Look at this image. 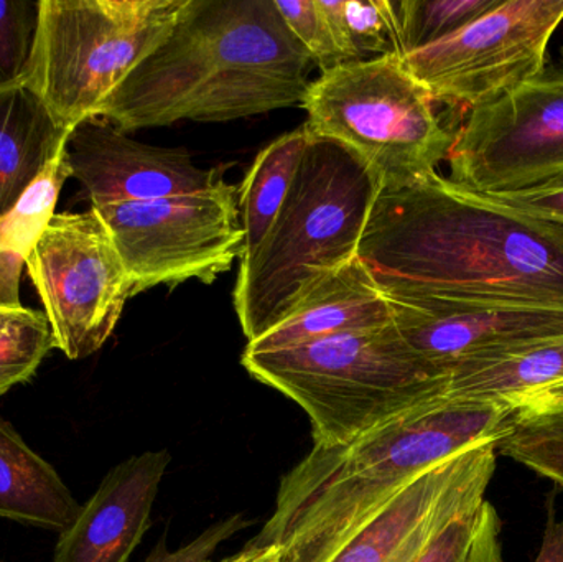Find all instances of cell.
<instances>
[{
  "label": "cell",
  "mask_w": 563,
  "mask_h": 562,
  "mask_svg": "<svg viewBox=\"0 0 563 562\" xmlns=\"http://www.w3.org/2000/svg\"><path fill=\"white\" fill-rule=\"evenodd\" d=\"M416 562H505L498 511L485 500L460 515L433 538Z\"/></svg>",
  "instance_id": "603a6c76"
},
{
  "label": "cell",
  "mask_w": 563,
  "mask_h": 562,
  "mask_svg": "<svg viewBox=\"0 0 563 562\" xmlns=\"http://www.w3.org/2000/svg\"><path fill=\"white\" fill-rule=\"evenodd\" d=\"M38 25V0H0V82L25 73Z\"/></svg>",
  "instance_id": "83f0119b"
},
{
  "label": "cell",
  "mask_w": 563,
  "mask_h": 562,
  "mask_svg": "<svg viewBox=\"0 0 563 562\" xmlns=\"http://www.w3.org/2000/svg\"><path fill=\"white\" fill-rule=\"evenodd\" d=\"M536 562H563V518L558 520L554 511L549 514L548 527L544 531L541 551Z\"/></svg>",
  "instance_id": "d6a6232c"
},
{
  "label": "cell",
  "mask_w": 563,
  "mask_h": 562,
  "mask_svg": "<svg viewBox=\"0 0 563 562\" xmlns=\"http://www.w3.org/2000/svg\"><path fill=\"white\" fill-rule=\"evenodd\" d=\"M512 412L515 418H541L563 415V383L526 393L499 403Z\"/></svg>",
  "instance_id": "1f68e13d"
},
{
  "label": "cell",
  "mask_w": 563,
  "mask_h": 562,
  "mask_svg": "<svg viewBox=\"0 0 563 562\" xmlns=\"http://www.w3.org/2000/svg\"><path fill=\"white\" fill-rule=\"evenodd\" d=\"M498 449L529 471L563 487V426L544 418L512 416L511 431Z\"/></svg>",
  "instance_id": "d4e9b609"
},
{
  "label": "cell",
  "mask_w": 563,
  "mask_h": 562,
  "mask_svg": "<svg viewBox=\"0 0 563 562\" xmlns=\"http://www.w3.org/2000/svg\"><path fill=\"white\" fill-rule=\"evenodd\" d=\"M79 508L53 465L0 418V518L62 533Z\"/></svg>",
  "instance_id": "ac0fdd59"
},
{
  "label": "cell",
  "mask_w": 563,
  "mask_h": 562,
  "mask_svg": "<svg viewBox=\"0 0 563 562\" xmlns=\"http://www.w3.org/2000/svg\"><path fill=\"white\" fill-rule=\"evenodd\" d=\"M499 442L466 449L427 469L367 518L327 562H416L460 515L486 500Z\"/></svg>",
  "instance_id": "7c38bea8"
},
{
  "label": "cell",
  "mask_w": 563,
  "mask_h": 562,
  "mask_svg": "<svg viewBox=\"0 0 563 562\" xmlns=\"http://www.w3.org/2000/svg\"><path fill=\"white\" fill-rule=\"evenodd\" d=\"M450 180L476 195L534 187L563 174V48L551 66L470 111L455 132Z\"/></svg>",
  "instance_id": "8fae6325"
},
{
  "label": "cell",
  "mask_w": 563,
  "mask_h": 562,
  "mask_svg": "<svg viewBox=\"0 0 563 562\" xmlns=\"http://www.w3.org/2000/svg\"><path fill=\"white\" fill-rule=\"evenodd\" d=\"M234 185L203 194L122 201L98 211L132 284V297L187 280L211 284L243 254L244 231Z\"/></svg>",
  "instance_id": "ba28073f"
},
{
  "label": "cell",
  "mask_w": 563,
  "mask_h": 562,
  "mask_svg": "<svg viewBox=\"0 0 563 562\" xmlns=\"http://www.w3.org/2000/svg\"><path fill=\"white\" fill-rule=\"evenodd\" d=\"M170 462V452L162 449L132 455L111 469L59 533L52 562H128L151 528Z\"/></svg>",
  "instance_id": "9a60e30c"
},
{
  "label": "cell",
  "mask_w": 563,
  "mask_h": 562,
  "mask_svg": "<svg viewBox=\"0 0 563 562\" xmlns=\"http://www.w3.org/2000/svg\"><path fill=\"white\" fill-rule=\"evenodd\" d=\"M250 527V520L243 514L231 515L224 520L208 527L203 533L177 551H170L167 541H161L144 562H214V553L221 544L227 543L234 535Z\"/></svg>",
  "instance_id": "f546056e"
},
{
  "label": "cell",
  "mask_w": 563,
  "mask_h": 562,
  "mask_svg": "<svg viewBox=\"0 0 563 562\" xmlns=\"http://www.w3.org/2000/svg\"><path fill=\"white\" fill-rule=\"evenodd\" d=\"M71 132L22 78L0 82V217L12 210Z\"/></svg>",
  "instance_id": "e0dca14e"
},
{
  "label": "cell",
  "mask_w": 563,
  "mask_h": 562,
  "mask_svg": "<svg viewBox=\"0 0 563 562\" xmlns=\"http://www.w3.org/2000/svg\"><path fill=\"white\" fill-rule=\"evenodd\" d=\"M55 346L45 313L0 307V396L30 382Z\"/></svg>",
  "instance_id": "7402d4cb"
},
{
  "label": "cell",
  "mask_w": 563,
  "mask_h": 562,
  "mask_svg": "<svg viewBox=\"0 0 563 562\" xmlns=\"http://www.w3.org/2000/svg\"><path fill=\"white\" fill-rule=\"evenodd\" d=\"M310 56L276 0H187L174 29L102 104L122 132L227 122L303 104Z\"/></svg>",
  "instance_id": "7a4b0ae2"
},
{
  "label": "cell",
  "mask_w": 563,
  "mask_h": 562,
  "mask_svg": "<svg viewBox=\"0 0 563 562\" xmlns=\"http://www.w3.org/2000/svg\"><path fill=\"white\" fill-rule=\"evenodd\" d=\"M65 162L91 207L203 194L224 181L221 168L198 167L187 148L144 144L104 118L73 129Z\"/></svg>",
  "instance_id": "5bb4252c"
},
{
  "label": "cell",
  "mask_w": 563,
  "mask_h": 562,
  "mask_svg": "<svg viewBox=\"0 0 563 562\" xmlns=\"http://www.w3.org/2000/svg\"><path fill=\"white\" fill-rule=\"evenodd\" d=\"M261 551H263V548L251 547V544H247V547L244 548L243 551H240V553L214 562H254L257 560V557H260Z\"/></svg>",
  "instance_id": "836d02e7"
},
{
  "label": "cell",
  "mask_w": 563,
  "mask_h": 562,
  "mask_svg": "<svg viewBox=\"0 0 563 562\" xmlns=\"http://www.w3.org/2000/svg\"><path fill=\"white\" fill-rule=\"evenodd\" d=\"M301 108L310 135L353 148L383 190L435 174L455 139L399 55L343 63L321 73Z\"/></svg>",
  "instance_id": "52a82bcc"
},
{
  "label": "cell",
  "mask_w": 563,
  "mask_h": 562,
  "mask_svg": "<svg viewBox=\"0 0 563 562\" xmlns=\"http://www.w3.org/2000/svg\"><path fill=\"white\" fill-rule=\"evenodd\" d=\"M476 195V194H475ZM495 207L563 228V174L534 187L478 195Z\"/></svg>",
  "instance_id": "f1b7e54d"
},
{
  "label": "cell",
  "mask_w": 563,
  "mask_h": 562,
  "mask_svg": "<svg viewBox=\"0 0 563 562\" xmlns=\"http://www.w3.org/2000/svg\"><path fill=\"white\" fill-rule=\"evenodd\" d=\"M380 191L379 178L353 148L310 135L269 233L240 260L234 309L247 343L279 326L321 277L357 256Z\"/></svg>",
  "instance_id": "277c9868"
},
{
  "label": "cell",
  "mask_w": 563,
  "mask_h": 562,
  "mask_svg": "<svg viewBox=\"0 0 563 562\" xmlns=\"http://www.w3.org/2000/svg\"><path fill=\"white\" fill-rule=\"evenodd\" d=\"M563 383V337L529 349L456 366L445 398L503 403Z\"/></svg>",
  "instance_id": "d6986e66"
},
{
  "label": "cell",
  "mask_w": 563,
  "mask_h": 562,
  "mask_svg": "<svg viewBox=\"0 0 563 562\" xmlns=\"http://www.w3.org/2000/svg\"><path fill=\"white\" fill-rule=\"evenodd\" d=\"M305 124L271 142L257 154L238 191L244 243L241 260L253 253L269 233L308 145Z\"/></svg>",
  "instance_id": "ffe728a7"
},
{
  "label": "cell",
  "mask_w": 563,
  "mask_h": 562,
  "mask_svg": "<svg viewBox=\"0 0 563 562\" xmlns=\"http://www.w3.org/2000/svg\"><path fill=\"white\" fill-rule=\"evenodd\" d=\"M254 562H279V551L276 548H263L260 557Z\"/></svg>",
  "instance_id": "e575fe53"
},
{
  "label": "cell",
  "mask_w": 563,
  "mask_h": 562,
  "mask_svg": "<svg viewBox=\"0 0 563 562\" xmlns=\"http://www.w3.org/2000/svg\"><path fill=\"white\" fill-rule=\"evenodd\" d=\"M357 254L386 294L563 307V228L495 207L439 172L380 191Z\"/></svg>",
  "instance_id": "6da1fadb"
},
{
  "label": "cell",
  "mask_w": 563,
  "mask_h": 562,
  "mask_svg": "<svg viewBox=\"0 0 563 562\" xmlns=\"http://www.w3.org/2000/svg\"><path fill=\"white\" fill-rule=\"evenodd\" d=\"M386 296L400 335L445 376L465 363L563 337V307L485 306L404 294Z\"/></svg>",
  "instance_id": "4fadbf2b"
},
{
  "label": "cell",
  "mask_w": 563,
  "mask_h": 562,
  "mask_svg": "<svg viewBox=\"0 0 563 562\" xmlns=\"http://www.w3.org/2000/svg\"><path fill=\"white\" fill-rule=\"evenodd\" d=\"M187 0H38L22 79L73 131L174 29Z\"/></svg>",
  "instance_id": "8992f818"
},
{
  "label": "cell",
  "mask_w": 563,
  "mask_h": 562,
  "mask_svg": "<svg viewBox=\"0 0 563 562\" xmlns=\"http://www.w3.org/2000/svg\"><path fill=\"white\" fill-rule=\"evenodd\" d=\"M340 16L357 62L399 55L389 0H341Z\"/></svg>",
  "instance_id": "484cf974"
},
{
  "label": "cell",
  "mask_w": 563,
  "mask_h": 562,
  "mask_svg": "<svg viewBox=\"0 0 563 562\" xmlns=\"http://www.w3.org/2000/svg\"><path fill=\"white\" fill-rule=\"evenodd\" d=\"M541 418L549 419V421L555 422V425L563 426V415H561V416H541Z\"/></svg>",
  "instance_id": "d590c367"
},
{
  "label": "cell",
  "mask_w": 563,
  "mask_h": 562,
  "mask_svg": "<svg viewBox=\"0 0 563 562\" xmlns=\"http://www.w3.org/2000/svg\"><path fill=\"white\" fill-rule=\"evenodd\" d=\"M501 0H389L399 55L449 38Z\"/></svg>",
  "instance_id": "44dd1931"
},
{
  "label": "cell",
  "mask_w": 563,
  "mask_h": 562,
  "mask_svg": "<svg viewBox=\"0 0 563 562\" xmlns=\"http://www.w3.org/2000/svg\"><path fill=\"white\" fill-rule=\"evenodd\" d=\"M65 154L66 145L46 165L38 178L26 188L25 194L13 205L12 210L3 214V224H5L9 240L25 257L56 214L59 191L69 178Z\"/></svg>",
  "instance_id": "cb8c5ba5"
},
{
  "label": "cell",
  "mask_w": 563,
  "mask_h": 562,
  "mask_svg": "<svg viewBox=\"0 0 563 562\" xmlns=\"http://www.w3.org/2000/svg\"><path fill=\"white\" fill-rule=\"evenodd\" d=\"M512 412L496 401L439 398L360 438L311 451L282 477L273 517L251 547L279 562H327L400 488L427 469L501 442Z\"/></svg>",
  "instance_id": "3957f363"
},
{
  "label": "cell",
  "mask_w": 563,
  "mask_h": 562,
  "mask_svg": "<svg viewBox=\"0 0 563 562\" xmlns=\"http://www.w3.org/2000/svg\"><path fill=\"white\" fill-rule=\"evenodd\" d=\"M26 257L15 250L0 217V307L20 309V279Z\"/></svg>",
  "instance_id": "4dcf8cb0"
},
{
  "label": "cell",
  "mask_w": 563,
  "mask_h": 562,
  "mask_svg": "<svg viewBox=\"0 0 563 562\" xmlns=\"http://www.w3.org/2000/svg\"><path fill=\"white\" fill-rule=\"evenodd\" d=\"M390 323L394 319L389 299L357 254L321 277L279 326L247 343L246 352H273Z\"/></svg>",
  "instance_id": "2e32d148"
},
{
  "label": "cell",
  "mask_w": 563,
  "mask_h": 562,
  "mask_svg": "<svg viewBox=\"0 0 563 562\" xmlns=\"http://www.w3.org/2000/svg\"><path fill=\"white\" fill-rule=\"evenodd\" d=\"M25 267L56 349L73 362L98 353L132 297L128 271L98 211L56 213Z\"/></svg>",
  "instance_id": "9c48e42d"
},
{
  "label": "cell",
  "mask_w": 563,
  "mask_h": 562,
  "mask_svg": "<svg viewBox=\"0 0 563 562\" xmlns=\"http://www.w3.org/2000/svg\"><path fill=\"white\" fill-rule=\"evenodd\" d=\"M276 5L291 35L307 49L311 62L320 66L321 73L347 63L321 0H276Z\"/></svg>",
  "instance_id": "4316f807"
},
{
  "label": "cell",
  "mask_w": 563,
  "mask_h": 562,
  "mask_svg": "<svg viewBox=\"0 0 563 562\" xmlns=\"http://www.w3.org/2000/svg\"><path fill=\"white\" fill-rule=\"evenodd\" d=\"M563 0H501L449 38L402 56L433 101L475 111L538 76Z\"/></svg>",
  "instance_id": "30bf717a"
},
{
  "label": "cell",
  "mask_w": 563,
  "mask_h": 562,
  "mask_svg": "<svg viewBox=\"0 0 563 562\" xmlns=\"http://www.w3.org/2000/svg\"><path fill=\"white\" fill-rule=\"evenodd\" d=\"M241 363L303 409L318 448L347 444L446 389V376L394 323L273 352L244 350Z\"/></svg>",
  "instance_id": "5b68a950"
}]
</instances>
